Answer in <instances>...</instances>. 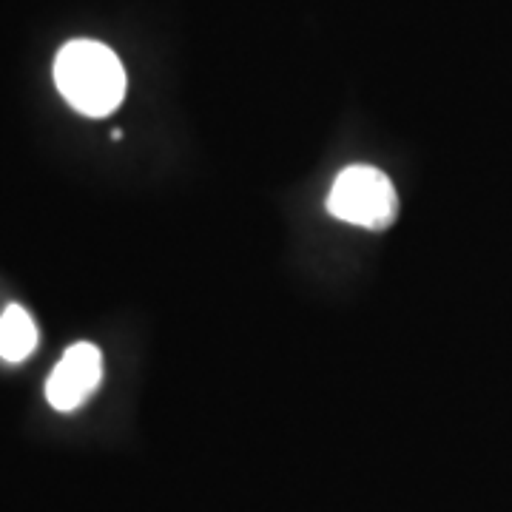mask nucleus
<instances>
[{
    "label": "nucleus",
    "mask_w": 512,
    "mask_h": 512,
    "mask_svg": "<svg viewBox=\"0 0 512 512\" xmlns=\"http://www.w3.org/2000/svg\"><path fill=\"white\" fill-rule=\"evenodd\" d=\"M37 348V325L26 308L9 305L0 313V359L18 365Z\"/></svg>",
    "instance_id": "20e7f679"
},
{
    "label": "nucleus",
    "mask_w": 512,
    "mask_h": 512,
    "mask_svg": "<svg viewBox=\"0 0 512 512\" xmlns=\"http://www.w3.org/2000/svg\"><path fill=\"white\" fill-rule=\"evenodd\" d=\"M103 379V353L92 342H77L60 356L46 382V399L57 413H72L89 402Z\"/></svg>",
    "instance_id": "7ed1b4c3"
},
{
    "label": "nucleus",
    "mask_w": 512,
    "mask_h": 512,
    "mask_svg": "<svg viewBox=\"0 0 512 512\" xmlns=\"http://www.w3.org/2000/svg\"><path fill=\"white\" fill-rule=\"evenodd\" d=\"M57 92L74 111L106 117L126 97V69L106 43L69 40L55 57Z\"/></svg>",
    "instance_id": "f257e3e1"
},
{
    "label": "nucleus",
    "mask_w": 512,
    "mask_h": 512,
    "mask_svg": "<svg viewBox=\"0 0 512 512\" xmlns=\"http://www.w3.org/2000/svg\"><path fill=\"white\" fill-rule=\"evenodd\" d=\"M328 211L336 220L382 231L393 225L399 211V197L390 177L373 165H350L330 188Z\"/></svg>",
    "instance_id": "f03ea898"
}]
</instances>
